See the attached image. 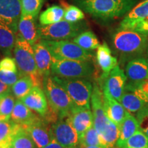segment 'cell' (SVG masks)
<instances>
[{
  "label": "cell",
  "mask_w": 148,
  "mask_h": 148,
  "mask_svg": "<svg viewBox=\"0 0 148 148\" xmlns=\"http://www.w3.org/2000/svg\"><path fill=\"white\" fill-rule=\"evenodd\" d=\"M95 19L108 21L125 15L135 6L136 0H70Z\"/></svg>",
  "instance_id": "1"
},
{
  "label": "cell",
  "mask_w": 148,
  "mask_h": 148,
  "mask_svg": "<svg viewBox=\"0 0 148 148\" xmlns=\"http://www.w3.org/2000/svg\"><path fill=\"white\" fill-rule=\"evenodd\" d=\"M112 45L124 60L138 58L148 47V36L132 29L118 28L112 37Z\"/></svg>",
  "instance_id": "2"
},
{
  "label": "cell",
  "mask_w": 148,
  "mask_h": 148,
  "mask_svg": "<svg viewBox=\"0 0 148 148\" xmlns=\"http://www.w3.org/2000/svg\"><path fill=\"white\" fill-rule=\"evenodd\" d=\"M13 53L21 76L30 77L34 86L42 88L43 77L37 69L33 46L22 38L18 33L16 35Z\"/></svg>",
  "instance_id": "3"
},
{
  "label": "cell",
  "mask_w": 148,
  "mask_h": 148,
  "mask_svg": "<svg viewBox=\"0 0 148 148\" xmlns=\"http://www.w3.org/2000/svg\"><path fill=\"white\" fill-rule=\"evenodd\" d=\"M42 90L51 111L58 119H66L75 107L66 90L56 82L51 75L43 78Z\"/></svg>",
  "instance_id": "4"
},
{
  "label": "cell",
  "mask_w": 148,
  "mask_h": 148,
  "mask_svg": "<svg viewBox=\"0 0 148 148\" xmlns=\"http://www.w3.org/2000/svg\"><path fill=\"white\" fill-rule=\"evenodd\" d=\"M52 77L66 90L75 106L90 108L93 86L90 81L86 78H62L53 75Z\"/></svg>",
  "instance_id": "5"
},
{
  "label": "cell",
  "mask_w": 148,
  "mask_h": 148,
  "mask_svg": "<svg viewBox=\"0 0 148 148\" xmlns=\"http://www.w3.org/2000/svg\"><path fill=\"white\" fill-rule=\"evenodd\" d=\"M84 21L72 23L65 20L47 25L38 26L40 39L48 40H69L75 38L86 30Z\"/></svg>",
  "instance_id": "6"
},
{
  "label": "cell",
  "mask_w": 148,
  "mask_h": 148,
  "mask_svg": "<svg viewBox=\"0 0 148 148\" xmlns=\"http://www.w3.org/2000/svg\"><path fill=\"white\" fill-rule=\"evenodd\" d=\"M94 66L91 60H57L53 58L51 75L62 78H86L91 76Z\"/></svg>",
  "instance_id": "7"
},
{
  "label": "cell",
  "mask_w": 148,
  "mask_h": 148,
  "mask_svg": "<svg viewBox=\"0 0 148 148\" xmlns=\"http://www.w3.org/2000/svg\"><path fill=\"white\" fill-rule=\"evenodd\" d=\"M47 47L52 58L57 60H91L92 53L69 40H48L40 39Z\"/></svg>",
  "instance_id": "8"
},
{
  "label": "cell",
  "mask_w": 148,
  "mask_h": 148,
  "mask_svg": "<svg viewBox=\"0 0 148 148\" xmlns=\"http://www.w3.org/2000/svg\"><path fill=\"white\" fill-rule=\"evenodd\" d=\"M52 137L64 148H79V136L66 119L56 121L50 127Z\"/></svg>",
  "instance_id": "9"
},
{
  "label": "cell",
  "mask_w": 148,
  "mask_h": 148,
  "mask_svg": "<svg viewBox=\"0 0 148 148\" xmlns=\"http://www.w3.org/2000/svg\"><path fill=\"white\" fill-rule=\"evenodd\" d=\"M90 103L93 116V126L99 135H101L108 126L110 120L107 117L105 112L103 92L96 84L93 86Z\"/></svg>",
  "instance_id": "10"
},
{
  "label": "cell",
  "mask_w": 148,
  "mask_h": 148,
  "mask_svg": "<svg viewBox=\"0 0 148 148\" xmlns=\"http://www.w3.org/2000/svg\"><path fill=\"white\" fill-rule=\"evenodd\" d=\"M127 76L123 69L117 65L103 80V93L108 94L116 100L120 101L125 91Z\"/></svg>",
  "instance_id": "11"
},
{
  "label": "cell",
  "mask_w": 148,
  "mask_h": 148,
  "mask_svg": "<svg viewBox=\"0 0 148 148\" xmlns=\"http://www.w3.org/2000/svg\"><path fill=\"white\" fill-rule=\"evenodd\" d=\"M119 102L129 112H137L148 103V96L142 92L134 85L128 83Z\"/></svg>",
  "instance_id": "12"
},
{
  "label": "cell",
  "mask_w": 148,
  "mask_h": 148,
  "mask_svg": "<svg viewBox=\"0 0 148 148\" xmlns=\"http://www.w3.org/2000/svg\"><path fill=\"white\" fill-rule=\"evenodd\" d=\"M21 14L20 0H0V22L8 25L16 33Z\"/></svg>",
  "instance_id": "13"
},
{
  "label": "cell",
  "mask_w": 148,
  "mask_h": 148,
  "mask_svg": "<svg viewBox=\"0 0 148 148\" xmlns=\"http://www.w3.org/2000/svg\"><path fill=\"white\" fill-rule=\"evenodd\" d=\"M24 104L41 117H46L49 113V104L46 95L42 88L34 86L28 94L20 99Z\"/></svg>",
  "instance_id": "14"
},
{
  "label": "cell",
  "mask_w": 148,
  "mask_h": 148,
  "mask_svg": "<svg viewBox=\"0 0 148 148\" xmlns=\"http://www.w3.org/2000/svg\"><path fill=\"white\" fill-rule=\"evenodd\" d=\"M66 119L75 129L79 137L93 126V116L90 108L75 106Z\"/></svg>",
  "instance_id": "15"
},
{
  "label": "cell",
  "mask_w": 148,
  "mask_h": 148,
  "mask_svg": "<svg viewBox=\"0 0 148 148\" xmlns=\"http://www.w3.org/2000/svg\"><path fill=\"white\" fill-rule=\"evenodd\" d=\"M23 127L30 134L37 148H44L52 139L50 127H48L45 121L40 118L38 121Z\"/></svg>",
  "instance_id": "16"
},
{
  "label": "cell",
  "mask_w": 148,
  "mask_h": 148,
  "mask_svg": "<svg viewBox=\"0 0 148 148\" xmlns=\"http://www.w3.org/2000/svg\"><path fill=\"white\" fill-rule=\"evenodd\" d=\"M37 17L30 15L21 14L18 24V32L27 42L32 46L38 42L40 38L38 26L36 23Z\"/></svg>",
  "instance_id": "17"
},
{
  "label": "cell",
  "mask_w": 148,
  "mask_h": 148,
  "mask_svg": "<svg viewBox=\"0 0 148 148\" xmlns=\"http://www.w3.org/2000/svg\"><path fill=\"white\" fill-rule=\"evenodd\" d=\"M96 60L102 71L101 79L103 81L108 77L111 71L118 65L117 59L112 55V51L106 42H103L97 49Z\"/></svg>",
  "instance_id": "18"
},
{
  "label": "cell",
  "mask_w": 148,
  "mask_h": 148,
  "mask_svg": "<svg viewBox=\"0 0 148 148\" xmlns=\"http://www.w3.org/2000/svg\"><path fill=\"white\" fill-rule=\"evenodd\" d=\"M33 49L38 73L43 78L47 75H50L53 60L50 52L42 43L40 40L33 45Z\"/></svg>",
  "instance_id": "19"
},
{
  "label": "cell",
  "mask_w": 148,
  "mask_h": 148,
  "mask_svg": "<svg viewBox=\"0 0 148 148\" xmlns=\"http://www.w3.org/2000/svg\"><path fill=\"white\" fill-rule=\"evenodd\" d=\"M125 73L130 82H138L148 79V61L138 57L130 60L125 66Z\"/></svg>",
  "instance_id": "20"
},
{
  "label": "cell",
  "mask_w": 148,
  "mask_h": 148,
  "mask_svg": "<svg viewBox=\"0 0 148 148\" xmlns=\"http://www.w3.org/2000/svg\"><path fill=\"white\" fill-rule=\"evenodd\" d=\"M103 106L107 117L119 127L126 114L127 110L119 101L108 94L103 93Z\"/></svg>",
  "instance_id": "21"
},
{
  "label": "cell",
  "mask_w": 148,
  "mask_h": 148,
  "mask_svg": "<svg viewBox=\"0 0 148 148\" xmlns=\"http://www.w3.org/2000/svg\"><path fill=\"white\" fill-rule=\"evenodd\" d=\"M40 119L29 108L25 106L21 100L16 101L15 105L10 115V119L14 123L25 127Z\"/></svg>",
  "instance_id": "22"
},
{
  "label": "cell",
  "mask_w": 148,
  "mask_h": 148,
  "mask_svg": "<svg viewBox=\"0 0 148 148\" xmlns=\"http://www.w3.org/2000/svg\"><path fill=\"white\" fill-rule=\"evenodd\" d=\"M148 16V0L138 3L127 13L119 25L121 29H133L134 25Z\"/></svg>",
  "instance_id": "23"
},
{
  "label": "cell",
  "mask_w": 148,
  "mask_h": 148,
  "mask_svg": "<svg viewBox=\"0 0 148 148\" xmlns=\"http://www.w3.org/2000/svg\"><path fill=\"white\" fill-rule=\"evenodd\" d=\"M119 135L117 142L116 148H120L121 146L126 140L133 136L135 133L140 130L139 125L136 117L133 116L130 112L127 111L125 118L119 127Z\"/></svg>",
  "instance_id": "24"
},
{
  "label": "cell",
  "mask_w": 148,
  "mask_h": 148,
  "mask_svg": "<svg viewBox=\"0 0 148 148\" xmlns=\"http://www.w3.org/2000/svg\"><path fill=\"white\" fill-rule=\"evenodd\" d=\"M16 32L6 24L0 22V52L5 56H11L16 42Z\"/></svg>",
  "instance_id": "25"
},
{
  "label": "cell",
  "mask_w": 148,
  "mask_h": 148,
  "mask_svg": "<svg viewBox=\"0 0 148 148\" xmlns=\"http://www.w3.org/2000/svg\"><path fill=\"white\" fill-rule=\"evenodd\" d=\"M10 148H37L28 132L21 125L11 138Z\"/></svg>",
  "instance_id": "26"
},
{
  "label": "cell",
  "mask_w": 148,
  "mask_h": 148,
  "mask_svg": "<svg viewBox=\"0 0 148 148\" xmlns=\"http://www.w3.org/2000/svg\"><path fill=\"white\" fill-rule=\"evenodd\" d=\"M64 16V9L60 5H53L46 9L40 14L39 23L41 25H47L62 21Z\"/></svg>",
  "instance_id": "27"
},
{
  "label": "cell",
  "mask_w": 148,
  "mask_h": 148,
  "mask_svg": "<svg viewBox=\"0 0 148 148\" xmlns=\"http://www.w3.org/2000/svg\"><path fill=\"white\" fill-rule=\"evenodd\" d=\"M72 41L82 49L89 51L97 49L100 45L97 36L90 30L84 31L74 38Z\"/></svg>",
  "instance_id": "28"
},
{
  "label": "cell",
  "mask_w": 148,
  "mask_h": 148,
  "mask_svg": "<svg viewBox=\"0 0 148 148\" xmlns=\"http://www.w3.org/2000/svg\"><path fill=\"white\" fill-rule=\"evenodd\" d=\"M34 86H35L30 77L21 76L11 86V90L14 97L20 100L28 94Z\"/></svg>",
  "instance_id": "29"
},
{
  "label": "cell",
  "mask_w": 148,
  "mask_h": 148,
  "mask_svg": "<svg viewBox=\"0 0 148 148\" xmlns=\"http://www.w3.org/2000/svg\"><path fill=\"white\" fill-rule=\"evenodd\" d=\"M20 126L11 119L0 123V145L10 143L14 132Z\"/></svg>",
  "instance_id": "30"
},
{
  "label": "cell",
  "mask_w": 148,
  "mask_h": 148,
  "mask_svg": "<svg viewBox=\"0 0 148 148\" xmlns=\"http://www.w3.org/2000/svg\"><path fill=\"white\" fill-rule=\"evenodd\" d=\"M45 0H20L22 15H30L37 17Z\"/></svg>",
  "instance_id": "31"
},
{
  "label": "cell",
  "mask_w": 148,
  "mask_h": 148,
  "mask_svg": "<svg viewBox=\"0 0 148 148\" xmlns=\"http://www.w3.org/2000/svg\"><path fill=\"white\" fill-rule=\"evenodd\" d=\"M120 148H148V136L140 130L128 138Z\"/></svg>",
  "instance_id": "32"
},
{
  "label": "cell",
  "mask_w": 148,
  "mask_h": 148,
  "mask_svg": "<svg viewBox=\"0 0 148 148\" xmlns=\"http://www.w3.org/2000/svg\"><path fill=\"white\" fill-rule=\"evenodd\" d=\"M79 141L80 145L103 146L100 136L94 126L88 129L79 137Z\"/></svg>",
  "instance_id": "33"
},
{
  "label": "cell",
  "mask_w": 148,
  "mask_h": 148,
  "mask_svg": "<svg viewBox=\"0 0 148 148\" xmlns=\"http://www.w3.org/2000/svg\"><path fill=\"white\" fill-rule=\"evenodd\" d=\"M16 101L12 91L1 96L0 101V114L10 116Z\"/></svg>",
  "instance_id": "34"
},
{
  "label": "cell",
  "mask_w": 148,
  "mask_h": 148,
  "mask_svg": "<svg viewBox=\"0 0 148 148\" xmlns=\"http://www.w3.org/2000/svg\"><path fill=\"white\" fill-rule=\"evenodd\" d=\"M64 16L65 21L75 23L82 21L84 18V14L80 8L73 5H64Z\"/></svg>",
  "instance_id": "35"
},
{
  "label": "cell",
  "mask_w": 148,
  "mask_h": 148,
  "mask_svg": "<svg viewBox=\"0 0 148 148\" xmlns=\"http://www.w3.org/2000/svg\"><path fill=\"white\" fill-rule=\"evenodd\" d=\"M135 117L140 130L148 136V103L136 112Z\"/></svg>",
  "instance_id": "36"
},
{
  "label": "cell",
  "mask_w": 148,
  "mask_h": 148,
  "mask_svg": "<svg viewBox=\"0 0 148 148\" xmlns=\"http://www.w3.org/2000/svg\"><path fill=\"white\" fill-rule=\"evenodd\" d=\"M21 77L18 72L15 73L0 70V81L8 86H12Z\"/></svg>",
  "instance_id": "37"
},
{
  "label": "cell",
  "mask_w": 148,
  "mask_h": 148,
  "mask_svg": "<svg viewBox=\"0 0 148 148\" xmlns=\"http://www.w3.org/2000/svg\"><path fill=\"white\" fill-rule=\"evenodd\" d=\"M0 70L5 71L18 72V67L14 58L10 56H5L0 60Z\"/></svg>",
  "instance_id": "38"
},
{
  "label": "cell",
  "mask_w": 148,
  "mask_h": 148,
  "mask_svg": "<svg viewBox=\"0 0 148 148\" xmlns=\"http://www.w3.org/2000/svg\"><path fill=\"white\" fill-rule=\"evenodd\" d=\"M132 29L148 36V16L138 21Z\"/></svg>",
  "instance_id": "39"
},
{
  "label": "cell",
  "mask_w": 148,
  "mask_h": 148,
  "mask_svg": "<svg viewBox=\"0 0 148 148\" xmlns=\"http://www.w3.org/2000/svg\"><path fill=\"white\" fill-rule=\"evenodd\" d=\"M12 91L11 86L5 84L1 81H0V96H2L8 92Z\"/></svg>",
  "instance_id": "40"
},
{
  "label": "cell",
  "mask_w": 148,
  "mask_h": 148,
  "mask_svg": "<svg viewBox=\"0 0 148 148\" xmlns=\"http://www.w3.org/2000/svg\"><path fill=\"white\" fill-rule=\"evenodd\" d=\"M44 148H64L60 143H58V142L54 138L52 137V139L50 141V143L48 144L47 145H46Z\"/></svg>",
  "instance_id": "41"
},
{
  "label": "cell",
  "mask_w": 148,
  "mask_h": 148,
  "mask_svg": "<svg viewBox=\"0 0 148 148\" xmlns=\"http://www.w3.org/2000/svg\"><path fill=\"white\" fill-rule=\"evenodd\" d=\"M9 119H10V116L1 115V114H0V123L5 121H8Z\"/></svg>",
  "instance_id": "42"
},
{
  "label": "cell",
  "mask_w": 148,
  "mask_h": 148,
  "mask_svg": "<svg viewBox=\"0 0 148 148\" xmlns=\"http://www.w3.org/2000/svg\"><path fill=\"white\" fill-rule=\"evenodd\" d=\"M79 148H107L104 146H84L79 145Z\"/></svg>",
  "instance_id": "43"
},
{
  "label": "cell",
  "mask_w": 148,
  "mask_h": 148,
  "mask_svg": "<svg viewBox=\"0 0 148 148\" xmlns=\"http://www.w3.org/2000/svg\"><path fill=\"white\" fill-rule=\"evenodd\" d=\"M0 148H10V143L0 145Z\"/></svg>",
  "instance_id": "44"
},
{
  "label": "cell",
  "mask_w": 148,
  "mask_h": 148,
  "mask_svg": "<svg viewBox=\"0 0 148 148\" xmlns=\"http://www.w3.org/2000/svg\"><path fill=\"white\" fill-rule=\"evenodd\" d=\"M1 52H0V60H1Z\"/></svg>",
  "instance_id": "45"
},
{
  "label": "cell",
  "mask_w": 148,
  "mask_h": 148,
  "mask_svg": "<svg viewBox=\"0 0 148 148\" xmlns=\"http://www.w3.org/2000/svg\"><path fill=\"white\" fill-rule=\"evenodd\" d=\"M1 96H0V101H1Z\"/></svg>",
  "instance_id": "46"
},
{
  "label": "cell",
  "mask_w": 148,
  "mask_h": 148,
  "mask_svg": "<svg viewBox=\"0 0 148 148\" xmlns=\"http://www.w3.org/2000/svg\"><path fill=\"white\" fill-rule=\"evenodd\" d=\"M147 51H148V47H147ZM147 61H148V58H147Z\"/></svg>",
  "instance_id": "47"
}]
</instances>
